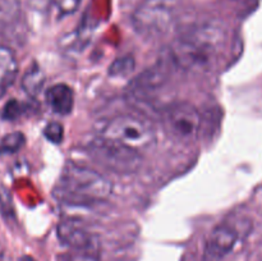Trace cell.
<instances>
[{"label": "cell", "mask_w": 262, "mask_h": 261, "mask_svg": "<svg viewBox=\"0 0 262 261\" xmlns=\"http://www.w3.org/2000/svg\"><path fill=\"white\" fill-rule=\"evenodd\" d=\"M224 41V31L214 23L192 26L171 44L173 63L191 73L210 71L219 58Z\"/></svg>", "instance_id": "obj_1"}, {"label": "cell", "mask_w": 262, "mask_h": 261, "mask_svg": "<svg viewBox=\"0 0 262 261\" xmlns=\"http://www.w3.org/2000/svg\"><path fill=\"white\" fill-rule=\"evenodd\" d=\"M113 183L95 169L81 164L68 163L64 166L55 194L60 201L71 205H91L104 202L112 196Z\"/></svg>", "instance_id": "obj_2"}, {"label": "cell", "mask_w": 262, "mask_h": 261, "mask_svg": "<svg viewBox=\"0 0 262 261\" xmlns=\"http://www.w3.org/2000/svg\"><path fill=\"white\" fill-rule=\"evenodd\" d=\"M99 140L125 153L142 156L156 145V130L148 119L133 114H119L102 125Z\"/></svg>", "instance_id": "obj_3"}, {"label": "cell", "mask_w": 262, "mask_h": 261, "mask_svg": "<svg viewBox=\"0 0 262 261\" xmlns=\"http://www.w3.org/2000/svg\"><path fill=\"white\" fill-rule=\"evenodd\" d=\"M179 0H143L133 12L132 26L136 32L147 40L168 36L181 17Z\"/></svg>", "instance_id": "obj_4"}, {"label": "cell", "mask_w": 262, "mask_h": 261, "mask_svg": "<svg viewBox=\"0 0 262 261\" xmlns=\"http://www.w3.org/2000/svg\"><path fill=\"white\" fill-rule=\"evenodd\" d=\"M161 120L169 137L182 143L193 142L201 129L199 109L187 101L169 104L163 110Z\"/></svg>", "instance_id": "obj_5"}, {"label": "cell", "mask_w": 262, "mask_h": 261, "mask_svg": "<svg viewBox=\"0 0 262 261\" xmlns=\"http://www.w3.org/2000/svg\"><path fill=\"white\" fill-rule=\"evenodd\" d=\"M58 237L64 246L74 253L77 258L97 261L100 256V243L96 235L81 224L63 222L58 225Z\"/></svg>", "instance_id": "obj_6"}, {"label": "cell", "mask_w": 262, "mask_h": 261, "mask_svg": "<svg viewBox=\"0 0 262 261\" xmlns=\"http://www.w3.org/2000/svg\"><path fill=\"white\" fill-rule=\"evenodd\" d=\"M241 232L232 222L220 223L212 229L204 251L205 261H220L233 251L239 241Z\"/></svg>", "instance_id": "obj_7"}, {"label": "cell", "mask_w": 262, "mask_h": 261, "mask_svg": "<svg viewBox=\"0 0 262 261\" xmlns=\"http://www.w3.org/2000/svg\"><path fill=\"white\" fill-rule=\"evenodd\" d=\"M166 82H168V73L165 69L161 66H155L141 73L133 81L129 91L136 99H147L151 95L164 89Z\"/></svg>", "instance_id": "obj_8"}, {"label": "cell", "mask_w": 262, "mask_h": 261, "mask_svg": "<svg viewBox=\"0 0 262 261\" xmlns=\"http://www.w3.org/2000/svg\"><path fill=\"white\" fill-rule=\"evenodd\" d=\"M45 99L55 114H71L74 106V92L68 84L55 83L46 90Z\"/></svg>", "instance_id": "obj_9"}, {"label": "cell", "mask_w": 262, "mask_h": 261, "mask_svg": "<svg viewBox=\"0 0 262 261\" xmlns=\"http://www.w3.org/2000/svg\"><path fill=\"white\" fill-rule=\"evenodd\" d=\"M18 74V61L12 49L0 44V95L4 94Z\"/></svg>", "instance_id": "obj_10"}, {"label": "cell", "mask_w": 262, "mask_h": 261, "mask_svg": "<svg viewBox=\"0 0 262 261\" xmlns=\"http://www.w3.org/2000/svg\"><path fill=\"white\" fill-rule=\"evenodd\" d=\"M43 83H45V76L40 67L35 66L28 69L22 79V87L26 94L31 97H36L42 90Z\"/></svg>", "instance_id": "obj_11"}, {"label": "cell", "mask_w": 262, "mask_h": 261, "mask_svg": "<svg viewBox=\"0 0 262 261\" xmlns=\"http://www.w3.org/2000/svg\"><path fill=\"white\" fill-rule=\"evenodd\" d=\"M19 12V0H0V27H5L15 22Z\"/></svg>", "instance_id": "obj_12"}, {"label": "cell", "mask_w": 262, "mask_h": 261, "mask_svg": "<svg viewBox=\"0 0 262 261\" xmlns=\"http://www.w3.org/2000/svg\"><path fill=\"white\" fill-rule=\"evenodd\" d=\"M26 137L20 132H13L4 136L0 141V154L8 155V154H15L25 146Z\"/></svg>", "instance_id": "obj_13"}, {"label": "cell", "mask_w": 262, "mask_h": 261, "mask_svg": "<svg viewBox=\"0 0 262 261\" xmlns=\"http://www.w3.org/2000/svg\"><path fill=\"white\" fill-rule=\"evenodd\" d=\"M135 69V59L130 55L122 56L113 61L109 67V74L112 77H124L128 76Z\"/></svg>", "instance_id": "obj_14"}, {"label": "cell", "mask_w": 262, "mask_h": 261, "mask_svg": "<svg viewBox=\"0 0 262 261\" xmlns=\"http://www.w3.org/2000/svg\"><path fill=\"white\" fill-rule=\"evenodd\" d=\"M26 112V106L18 100L12 99L4 105L2 112V118L5 120H15L22 117Z\"/></svg>", "instance_id": "obj_15"}, {"label": "cell", "mask_w": 262, "mask_h": 261, "mask_svg": "<svg viewBox=\"0 0 262 261\" xmlns=\"http://www.w3.org/2000/svg\"><path fill=\"white\" fill-rule=\"evenodd\" d=\"M43 136L53 143H60L64 138V128L60 123L51 122L43 128Z\"/></svg>", "instance_id": "obj_16"}, {"label": "cell", "mask_w": 262, "mask_h": 261, "mask_svg": "<svg viewBox=\"0 0 262 261\" xmlns=\"http://www.w3.org/2000/svg\"><path fill=\"white\" fill-rule=\"evenodd\" d=\"M51 3L59 15H69L78 9L81 0H51Z\"/></svg>", "instance_id": "obj_17"}, {"label": "cell", "mask_w": 262, "mask_h": 261, "mask_svg": "<svg viewBox=\"0 0 262 261\" xmlns=\"http://www.w3.org/2000/svg\"><path fill=\"white\" fill-rule=\"evenodd\" d=\"M19 261H36V260L33 257H31V256H23Z\"/></svg>", "instance_id": "obj_18"}]
</instances>
